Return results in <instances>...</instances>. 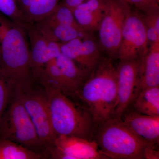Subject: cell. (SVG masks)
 <instances>
[{
  "label": "cell",
  "instance_id": "cell-2",
  "mask_svg": "<svg viewBox=\"0 0 159 159\" xmlns=\"http://www.w3.org/2000/svg\"><path fill=\"white\" fill-rule=\"evenodd\" d=\"M110 58L100 60L76 94L97 127L114 119L117 103V72Z\"/></svg>",
  "mask_w": 159,
  "mask_h": 159
},
{
  "label": "cell",
  "instance_id": "cell-19",
  "mask_svg": "<svg viewBox=\"0 0 159 159\" xmlns=\"http://www.w3.org/2000/svg\"><path fill=\"white\" fill-rule=\"evenodd\" d=\"M132 104L134 111L139 113L159 116V86L145 89L138 94Z\"/></svg>",
  "mask_w": 159,
  "mask_h": 159
},
{
  "label": "cell",
  "instance_id": "cell-4",
  "mask_svg": "<svg viewBox=\"0 0 159 159\" xmlns=\"http://www.w3.org/2000/svg\"><path fill=\"white\" fill-rule=\"evenodd\" d=\"M94 138L99 149L109 159H143L148 145L132 133L122 120L112 119L98 125Z\"/></svg>",
  "mask_w": 159,
  "mask_h": 159
},
{
  "label": "cell",
  "instance_id": "cell-17",
  "mask_svg": "<svg viewBox=\"0 0 159 159\" xmlns=\"http://www.w3.org/2000/svg\"><path fill=\"white\" fill-rule=\"evenodd\" d=\"M158 86H159V40L152 43L150 48L142 57L141 79L138 94L145 89Z\"/></svg>",
  "mask_w": 159,
  "mask_h": 159
},
{
  "label": "cell",
  "instance_id": "cell-5",
  "mask_svg": "<svg viewBox=\"0 0 159 159\" xmlns=\"http://www.w3.org/2000/svg\"><path fill=\"white\" fill-rule=\"evenodd\" d=\"M14 90V99L0 119V139L16 142L39 153L38 150L43 146L23 104L21 89Z\"/></svg>",
  "mask_w": 159,
  "mask_h": 159
},
{
  "label": "cell",
  "instance_id": "cell-18",
  "mask_svg": "<svg viewBox=\"0 0 159 159\" xmlns=\"http://www.w3.org/2000/svg\"><path fill=\"white\" fill-rule=\"evenodd\" d=\"M61 0H16L27 25L43 20L57 8Z\"/></svg>",
  "mask_w": 159,
  "mask_h": 159
},
{
  "label": "cell",
  "instance_id": "cell-13",
  "mask_svg": "<svg viewBox=\"0 0 159 159\" xmlns=\"http://www.w3.org/2000/svg\"><path fill=\"white\" fill-rule=\"evenodd\" d=\"M30 51V63L33 79L35 80L46 65L61 53L60 43L49 40L33 25L27 29Z\"/></svg>",
  "mask_w": 159,
  "mask_h": 159
},
{
  "label": "cell",
  "instance_id": "cell-10",
  "mask_svg": "<svg viewBox=\"0 0 159 159\" xmlns=\"http://www.w3.org/2000/svg\"><path fill=\"white\" fill-rule=\"evenodd\" d=\"M23 104L29 114L42 145L45 148L56 138L54 134L45 93L31 90L21 89Z\"/></svg>",
  "mask_w": 159,
  "mask_h": 159
},
{
  "label": "cell",
  "instance_id": "cell-21",
  "mask_svg": "<svg viewBox=\"0 0 159 159\" xmlns=\"http://www.w3.org/2000/svg\"><path fill=\"white\" fill-rule=\"evenodd\" d=\"M40 21L48 24H59L81 27L75 19L73 11L61 2L51 14Z\"/></svg>",
  "mask_w": 159,
  "mask_h": 159
},
{
  "label": "cell",
  "instance_id": "cell-12",
  "mask_svg": "<svg viewBox=\"0 0 159 159\" xmlns=\"http://www.w3.org/2000/svg\"><path fill=\"white\" fill-rule=\"evenodd\" d=\"M60 46L61 53L74 61L89 75L101 60L99 46L92 36L60 43Z\"/></svg>",
  "mask_w": 159,
  "mask_h": 159
},
{
  "label": "cell",
  "instance_id": "cell-26",
  "mask_svg": "<svg viewBox=\"0 0 159 159\" xmlns=\"http://www.w3.org/2000/svg\"><path fill=\"white\" fill-rule=\"evenodd\" d=\"M143 159H159V151L156 148L155 145H149L145 147L143 152Z\"/></svg>",
  "mask_w": 159,
  "mask_h": 159
},
{
  "label": "cell",
  "instance_id": "cell-16",
  "mask_svg": "<svg viewBox=\"0 0 159 159\" xmlns=\"http://www.w3.org/2000/svg\"><path fill=\"white\" fill-rule=\"evenodd\" d=\"M44 37L49 40L57 43H66L77 38H84L92 36L81 27L48 24L39 21L32 25Z\"/></svg>",
  "mask_w": 159,
  "mask_h": 159
},
{
  "label": "cell",
  "instance_id": "cell-8",
  "mask_svg": "<svg viewBox=\"0 0 159 159\" xmlns=\"http://www.w3.org/2000/svg\"><path fill=\"white\" fill-rule=\"evenodd\" d=\"M142 58L120 61L116 68L117 97L114 119L121 120L136 97L141 79Z\"/></svg>",
  "mask_w": 159,
  "mask_h": 159
},
{
  "label": "cell",
  "instance_id": "cell-6",
  "mask_svg": "<svg viewBox=\"0 0 159 159\" xmlns=\"http://www.w3.org/2000/svg\"><path fill=\"white\" fill-rule=\"evenodd\" d=\"M89 76L74 61L61 52L46 64L43 80L48 87L58 90L68 97H76Z\"/></svg>",
  "mask_w": 159,
  "mask_h": 159
},
{
  "label": "cell",
  "instance_id": "cell-7",
  "mask_svg": "<svg viewBox=\"0 0 159 159\" xmlns=\"http://www.w3.org/2000/svg\"><path fill=\"white\" fill-rule=\"evenodd\" d=\"M132 8L124 0H104V14L99 25V45L111 58L117 57L123 26Z\"/></svg>",
  "mask_w": 159,
  "mask_h": 159
},
{
  "label": "cell",
  "instance_id": "cell-25",
  "mask_svg": "<svg viewBox=\"0 0 159 159\" xmlns=\"http://www.w3.org/2000/svg\"><path fill=\"white\" fill-rule=\"evenodd\" d=\"M130 6H134L143 13L159 10V0H124Z\"/></svg>",
  "mask_w": 159,
  "mask_h": 159
},
{
  "label": "cell",
  "instance_id": "cell-14",
  "mask_svg": "<svg viewBox=\"0 0 159 159\" xmlns=\"http://www.w3.org/2000/svg\"><path fill=\"white\" fill-rule=\"evenodd\" d=\"M125 126L139 139L156 145L159 141V116H152L134 111L124 113L121 119Z\"/></svg>",
  "mask_w": 159,
  "mask_h": 159
},
{
  "label": "cell",
  "instance_id": "cell-11",
  "mask_svg": "<svg viewBox=\"0 0 159 159\" xmlns=\"http://www.w3.org/2000/svg\"><path fill=\"white\" fill-rule=\"evenodd\" d=\"M46 154L54 159H109L101 152L95 140L58 136L45 148Z\"/></svg>",
  "mask_w": 159,
  "mask_h": 159
},
{
  "label": "cell",
  "instance_id": "cell-15",
  "mask_svg": "<svg viewBox=\"0 0 159 159\" xmlns=\"http://www.w3.org/2000/svg\"><path fill=\"white\" fill-rule=\"evenodd\" d=\"M104 0H88L73 10L77 23L91 32L98 30L104 14Z\"/></svg>",
  "mask_w": 159,
  "mask_h": 159
},
{
  "label": "cell",
  "instance_id": "cell-23",
  "mask_svg": "<svg viewBox=\"0 0 159 159\" xmlns=\"http://www.w3.org/2000/svg\"><path fill=\"white\" fill-rule=\"evenodd\" d=\"M143 18L148 42L159 40V10L144 13Z\"/></svg>",
  "mask_w": 159,
  "mask_h": 159
},
{
  "label": "cell",
  "instance_id": "cell-20",
  "mask_svg": "<svg viewBox=\"0 0 159 159\" xmlns=\"http://www.w3.org/2000/svg\"><path fill=\"white\" fill-rule=\"evenodd\" d=\"M41 153L10 140L0 139V159H39Z\"/></svg>",
  "mask_w": 159,
  "mask_h": 159
},
{
  "label": "cell",
  "instance_id": "cell-9",
  "mask_svg": "<svg viewBox=\"0 0 159 159\" xmlns=\"http://www.w3.org/2000/svg\"><path fill=\"white\" fill-rule=\"evenodd\" d=\"M148 43L143 14L131 9L123 26L116 57L124 61L142 57L148 51Z\"/></svg>",
  "mask_w": 159,
  "mask_h": 159
},
{
  "label": "cell",
  "instance_id": "cell-3",
  "mask_svg": "<svg viewBox=\"0 0 159 159\" xmlns=\"http://www.w3.org/2000/svg\"><path fill=\"white\" fill-rule=\"evenodd\" d=\"M44 88L56 137L67 136L94 140L97 127L85 106L73 102L58 90Z\"/></svg>",
  "mask_w": 159,
  "mask_h": 159
},
{
  "label": "cell",
  "instance_id": "cell-1",
  "mask_svg": "<svg viewBox=\"0 0 159 159\" xmlns=\"http://www.w3.org/2000/svg\"><path fill=\"white\" fill-rule=\"evenodd\" d=\"M0 71L14 90L29 88L34 80L27 29L1 12Z\"/></svg>",
  "mask_w": 159,
  "mask_h": 159
},
{
  "label": "cell",
  "instance_id": "cell-22",
  "mask_svg": "<svg viewBox=\"0 0 159 159\" xmlns=\"http://www.w3.org/2000/svg\"><path fill=\"white\" fill-rule=\"evenodd\" d=\"M0 12L26 29L28 28L16 0H0Z\"/></svg>",
  "mask_w": 159,
  "mask_h": 159
},
{
  "label": "cell",
  "instance_id": "cell-24",
  "mask_svg": "<svg viewBox=\"0 0 159 159\" xmlns=\"http://www.w3.org/2000/svg\"><path fill=\"white\" fill-rule=\"evenodd\" d=\"M12 90L13 89L0 71V119L7 108Z\"/></svg>",
  "mask_w": 159,
  "mask_h": 159
}]
</instances>
